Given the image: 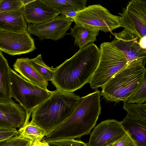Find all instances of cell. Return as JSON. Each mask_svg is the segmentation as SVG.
<instances>
[{
    "mask_svg": "<svg viewBox=\"0 0 146 146\" xmlns=\"http://www.w3.org/2000/svg\"><path fill=\"white\" fill-rule=\"evenodd\" d=\"M24 6L32 2L34 0H21Z\"/></svg>",
    "mask_w": 146,
    "mask_h": 146,
    "instance_id": "4dcf8cb0",
    "label": "cell"
},
{
    "mask_svg": "<svg viewBox=\"0 0 146 146\" xmlns=\"http://www.w3.org/2000/svg\"><path fill=\"white\" fill-rule=\"evenodd\" d=\"M40 146H49L46 142H41Z\"/></svg>",
    "mask_w": 146,
    "mask_h": 146,
    "instance_id": "1f68e13d",
    "label": "cell"
},
{
    "mask_svg": "<svg viewBox=\"0 0 146 146\" xmlns=\"http://www.w3.org/2000/svg\"><path fill=\"white\" fill-rule=\"evenodd\" d=\"M2 140H0V141H1Z\"/></svg>",
    "mask_w": 146,
    "mask_h": 146,
    "instance_id": "e575fe53",
    "label": "cell"
},
{
    "mask_svg": "<svg viewBox=\"0 0 146 146\" xmlns=\"http://www.w3.org/2000/svg\"><path fill=\"white\" fill-rule=\"evenodd\" d=\"M126 132L121 121L115 119L104 121L92 132L88 146H111Z\"/></svg>",
    "mask_w": 146,
    "mask_h": 146,
    "instance_id": "30bf717a",
    "label": "cell"
},
{
    "mask_svg": "<svg viewBox=\"0 0 146 146\" xmlns=\"http://www.w3.org/2000/svg\"><path fill=\"white\" fill-rule=\"evenodd\" d=\"M52 7L59 14L63 15L72 22L77 12L86 7V0H41Z\"/></svg>",
    "mask_w": 146,
    "mask_h": 146,
    "instance_id": "2e32d148",
    "label": "cell"
},
{
    "mask_svg": "<svg viewBox=\"0 0 146 146\" xmlns=\"http://www.w3.org/2000/svg\"><path fill=\"white\" fill-rule=\"evenodd\" d=\"M123 108L130 116L137 119L146 120V104H136L123 101Z\"/></svg>",
    "mask_w": 146,
    "mask_h": 146,
    "instance_id": "603a6c76",
    "label": "cell"
},
{
    "mask_svg": "<svg viewBox=\"0 0 146 146\" xmlns=\"http://www.w3.org/2000/svg\"><path fill=\"white\" fill-rule=\"evenodd\" d=\"M120 16L111 13L100 4L86 7L77 12L73 22L105 33L121 27Z\"/></svg>",
    "mask_w": 146,
    "mask_h": 146,
    "instance_id": "52a82bcc",
    "label": "cell"
},
{
    "mask_svg": "<svg viewBox=\"0 0 146 146\" xmlns=\"http://www.w3.org/2000/svg\"><path fill=\"white\" fill-rule=\"evenodd\" d=\"M27 27L23 17L22 8L0 13V30L22 32L27 31Z\"/></svg>",
    "mask_w": 146,
    "mask_h": 146,
    "instance_id": "e0dca14e",
    "label": "cell"
},
{
    "mask_svg": "<svg viewBox=\"0 0 146 146\" xmlns=\"http://www.w3.org/2000/svg\"><path fill=\"white\" fill-rule=\"evenodd\" d=\"M35 143H32L31 142L28 146H34Z\"/></svg>",
    "mask_w": 146,
    "mask_h": 146,
    "instance_id": "836d02e7",
    "label": "cell"
},
{
    "mask_svg": "<svg viewBox=\"0 0 146 146\" xmlns=\"http://www.w3.org/2000/svg\"><path fill=\"white\" fill-rule=\"evenodd\" d=\"M120 15L121 27L135 35L139 39L146 36V1H129Z\"/></svg>",
    "mask_w": 146,
    "mask_h": 146,
    "instance_id": "ba28073f",
    "label": "cell"
},
{
    "mask_svg": "<svg viewBox=\"0 0 146 146\" xmlns=\"http://www.w3.org/2000/svg\"><path fill=\"white\" fill-rule=\"evenodd\" d=\"M114 34V39L111 42L123 54L128 64L137 59L146 61V50L141 48L135 35L125 29Z\"/></svg>",
    "mask_w": 146,
    "mask_h": 146,
    "instance_id": "4fadbf2b",
    "label": "cell"
},
{
    "mask_svg": "<svg viewBox=\"0 0 146 146\" xmlns=\"http://www.w3.org/2000/svg\"><path fill=\"white\" fill-rule=\"evenodd\" d=\"M72 22L61 14L44 23L29 25L27 31L30 34L36 36L41 40L50 39L56 41L67 34L66 31L70 28Z\"/></svg>",
    "mask_w": 146,
    "mask_h": 146,
    "instance_id": "8fae6325",
    "label": "cell"
},
{
    "mask_svg": "<svg viewBox=\"0 0 146 146\" xmlns=\"http://www.w3.org/2000/svg\"><path fill=\"white\" fill-rule=\"evenodd\" d=\"M28 58L17 59L13 66L15 71L27 80L44 89L47 90L48 81L41 76L32 67Z\"/></svg>",
    "mask_w": 146,
    "mask_h": 146,
    "instance_id": "ac0fdd59",
    "label": "cell"
},
{
    "mask_svg": "<svg viewBox=\"0 0 146 146\" xmlns=\"http://www.w3.org/2000/svg\"><path fill=\"white\" fill-rule=\"evenodd\" d=\"M31 142L18 135L11 137L0 141V146H28Z\"/></svg>",
    "mask_w": 146,
    "mask_h": 146,
    "instance_id": "4316f807",
    "label": "cell"
},
{
    "mask_svg": "<svg viewBox=\"0 0 146 146\" xmlns=\"http://www.w3.org/2000/svg\"><path fill=\"white\" fill-rule=\"evenodd\" d=\"M70 35L74 38V44L80 49L96 40L99 31L84 26L75 24L72 28H70Z\"/></svg>",
    "mask_w": 146,
    "mask_h": 146,
    "instance_id": "d6986e66",
    "label": "cell"
},
{
    "mask_svg": "<svg viewBox=\"0 0 146 146\" xmlns=\"http://www.w3.org/2000/svg\"><path fill=\"white\" fill-rule=\"evenodd\" d=\"M23 18L26 22L38 24L51 21L58 17V13L52 7L41 0H34L22 8Z\"/></svg>",
    "mask_w": 146,
    "mask_h": 146,
    "instance_id": "5bb4252c",
    "label": "cell"
},
{
    "mask_svg": "<svg viewBox=\"0 0 146 146\" xmlns=\"http://www.w3.org/2000/svg\"><path fill=\"white\" fill-rule=\"evenodd\" d=\"M80 97L73 93L56 90L33 111L31 122L49 135L71 114Z\"/></svg>",
    "mask_w": 146,
    "mask_h": 146,
    "instance_id": "3957f363",
    "label": "cell"
},
{
    "mask_svg": "<svg viewBox=\"0 0 146 146\" xmlns=\"http://www.w3.org/2000/svg\"><path fill=\"white\" fill-rule=\"evenodd\" d=\"M98 90L81 97L69 117L41 142L63 139L80 138L89 134L95 126L101 111Z\"/></svg>",
    "mask_w": 146,
    "mask_h": 146,
    "instance_id": "7a4b0ae2",
    "label": "cell"
},
{
    "mask_svg": "<svg viewBox=\"0 0 146 146\" xmlns=\"http://www.w3.org/2000/svg\"><path fill=\"white\" fill-rule=\"evenodd\" d=\"M100 57L97 68L89 82L91 88H102L115 75L128 64L123 54L110 42L100 46Z\"/></svg>",
    "mask_w": 146,
    "mask_h": 146,
    "instance_id": "5b68a950",
    "label": "cell"
},
{
    "mask_svg": "<svg viewBox=\"0 0 146 146\" xmlns=\"http://www.w3.org/2000/svg\"><path fill=\"white\" fill-rule=\"evenodd\" d=\"M36 49L34 40L27 31L15 32L0 30V51L15 55L28 53Z\"/></svg>",
    "mask_w": 146,
    "mask_h": 146,
    "instance_id": "9c48e42d",
    "label": "cell"
},
{
    "mask_svg": "<svg viewBox=\"0 0 146 146\" xmlns=\"http://www.w3.org/2000/svg\"><path fill=\"white\" fill-rule=\"evenodd\" d=\"M18 136L27 139L32 143H38L46 136L45 131L31 121L24 125L18 130Z\"/></svg>",
    "mask_w": 146,
    "mask_h": 146,
    "instance_id": "44dd1931",
    "label": "cell"
},
{
    "mask_svg": "<svg viewBox=\"0 0 146 146\" xmlns=\"http://www.w3.org/2000/svg\"><path fill=\"white\" fill-rule=\"evenodd\" d=\"M10 75L11 97L29 112L32 113L36 107L51 95L52 91L29 82L11 68Z\"/></svg>",
    "mask_w": 146,
    "mask_h": 146,
    "instance_id": "8992f818",
    "label": "cell"
},
{
    "mask_svg": "<svg viewBox=\"0 0 146 146\" xmlns=\"http://www.w3.org/2000/svg\"><path fill=\"white\" fill-rule=\"evenodd\" d=\"M41 143V142L38 143H35L34 146H40Z\"/></svg>",
    "mask_w": 146,
    "mask_h": 146,
    "instance_id": "d6a6232c",
    "label": "cell"
},
{
    "mask_svg": "<svg viewBox=\"0 0 146 146\" xmlns=\"http://www.w3.org/2000/svg\"><path fill=\"white\" fill-rule=\"evenodd\" d=\"M121 122L136 146H146V120L136 119L127 114Z\"/></svg>",
    "mask_w": 146,
    "mask_h": 146,
    "instance_id": "9a60e30c",
    "label": "cell"
},
{
    "mask_svg": "<svg viewBox=\"0 0 146 146\" xmlns=\"http://www.w3.org/2000/svg\"><path fill=\"white\" fill-rule=\"evenodd\" d=\"M111 146H136L129 135L126 133Z\"/></svg>",
    "mask_w": 146,
    "mask_h": 146,
    "instance_id": "83f0119b",
    "label": "cell"
},
{
    "mask_svg": "<svg viewBox=\"0 0 146 146\" xmlns=\"http://www.w3.org/2000/svg\"><path fill=\"white\" fill-rule=\"evenodd\" d=\"M100 57L99 48L89 44L56 67L52 83L56 90L73 93L89 83L97 68Z\"/></svg>",
    "mask_w": 146,
    "mask_h": 146,
    "instance_id": "6da1fadb",
    "label": "cell"
},
{
    "mask_svg": "<svg viewBox=\"0 0 146 146\" xmlns=\"http://www.w3.org/2000/svg\"><path fill=\"white\" fill-rule=\"evenodd\" d=\"M146 74L141 84L126 101L128 102L142 104L146 101Z\"/></svg>",
    "mask_w": 146,
    "mask_h": 146,
    "instance_id": "cb8c5ba5",
    "label": "cell"
},
{
    "mask_svg": "<svg viewBox=\"0 0 146 146\" xmlns=\"http://www.w3.org/2000/svg\"><path fill=\"white\" fill-rule=\"evenodd\" d=\"M1 0H0V1Z\"/></svg>",
    "mask_w": 146,
    "mask_h": 146,
    "instance_id": "d590c367",
    "label": "cell"
},
{
    "mask_svg": "<svg viewBox=\"0 0 146 146\" xmlns=\"http://www.w3.org/2000/svg\"><path fill=\"white\" fill-rule=\"evenodd\" d=\"M29 62L32 67L43 78L47 81H52L56 68H52L48 66L42 60L41 54L35 58L29 59Z\"/></svg>",
    "mask_w": 146,
    "mask_h": 146,
    "instance_id": "7402d4cb",
    "label": "cell"
},
{
    "mask_svg": "<svg viewBox=\"0 0 146 146\" xmlns=\"http://www.w3.org/2000/svg\"><path fill=\"white\" fill-rule=\"evenodd\" d=\"M139 43L142 49L146 50V36L140 39L139 41Z\"/></svg>",
    "mask_w": 146,
    "mask_h": 146,
    "instance_id": "f546056e",
    "label": "cell"
},
{
    "mask_svg": "<svg viewBox=\"0 0 146 146\" xmlns=\"http://www.w3.org/2000/svg\"><path fill=\"white\" fill-rule=\"evenodd\" d=\"M31 113L12 99L0 101V128H20L29 122Z\"/></svg>",
    "mask_w": 146,
    "mask_h": 146,
    "instance_id": "7c38bea8",
    "label": "cell"
},
{
    "mask_svg": "<svg viewBox=\"0 0 146 146\" xmlns=\"http://www.w3.org/2000/svg\"><path fill=\"white\" fill-rule=\"evenodd\" d=\"M145 62L137 59L128 64L103 86L100 95L108 101H126L140 85L146 74Z\"/></svg>",
    "mask_w": 146,
    "mask_h": 146,
    "instance_id": "277c9868",
    "label": "cell"
},
{
    "mask_svg": "<svg viewBox=\"0 0 146 146\" xmlns=\"http://www.w3.org/2000/svg\"><path fill=\"white\" fill-rule=\"evenodd\" d=\"M23 6L21 0H1L0 13L6 11L16 10L23 8Z\"/></svg>",
    "mask_w": 146,
    "mask_h": 146,
    "instance_id": "484cf974",
    "label": "cell"
},
{
    "mask_svg": "<svg viewBox=\"0 0 146 146\" xmlns=\"http://www.w3.org/2000/svg\"><path fill=\"white\" fill-rule=\"evenodd\" d=\"M18 134L16 128H0V140L18 135Z\"/></svg>",
    "mask_w": 146,
    "mask_h": 146,
    "instance_id": "f1b7e54d",
    "label": "cell"
},
{
    "mask_svg": "<svg viewBox=\"0 0 146 146\" xmlns=\"http://www.w3.org/2000/svg\"><path fill=\"white\" fill-rule=\"evenodd\" d=\"M45 142L49 146H88L85 143L74 139H63Z\"/></svg>",
    "mask_w": 146,
    "mask_h": 146,
    "instance_id": "d4e9b609",
    "label": "cell"
},
{
    "mask_svg": "<svg viewBox=\"0 0 146 146\" xmlns=\"http://www.w3.org/2000/svg\"><path fill=\"white\" fill-rule=\"evenodd\" d=\"M7 60L0 51V101L11 99L10 70Z\"/></svg>",
    "mask_w": 146,
    "mask_h": 146,
    "instance_id": "ffe728a7",
    "label": "cell"
}]
</instances>
